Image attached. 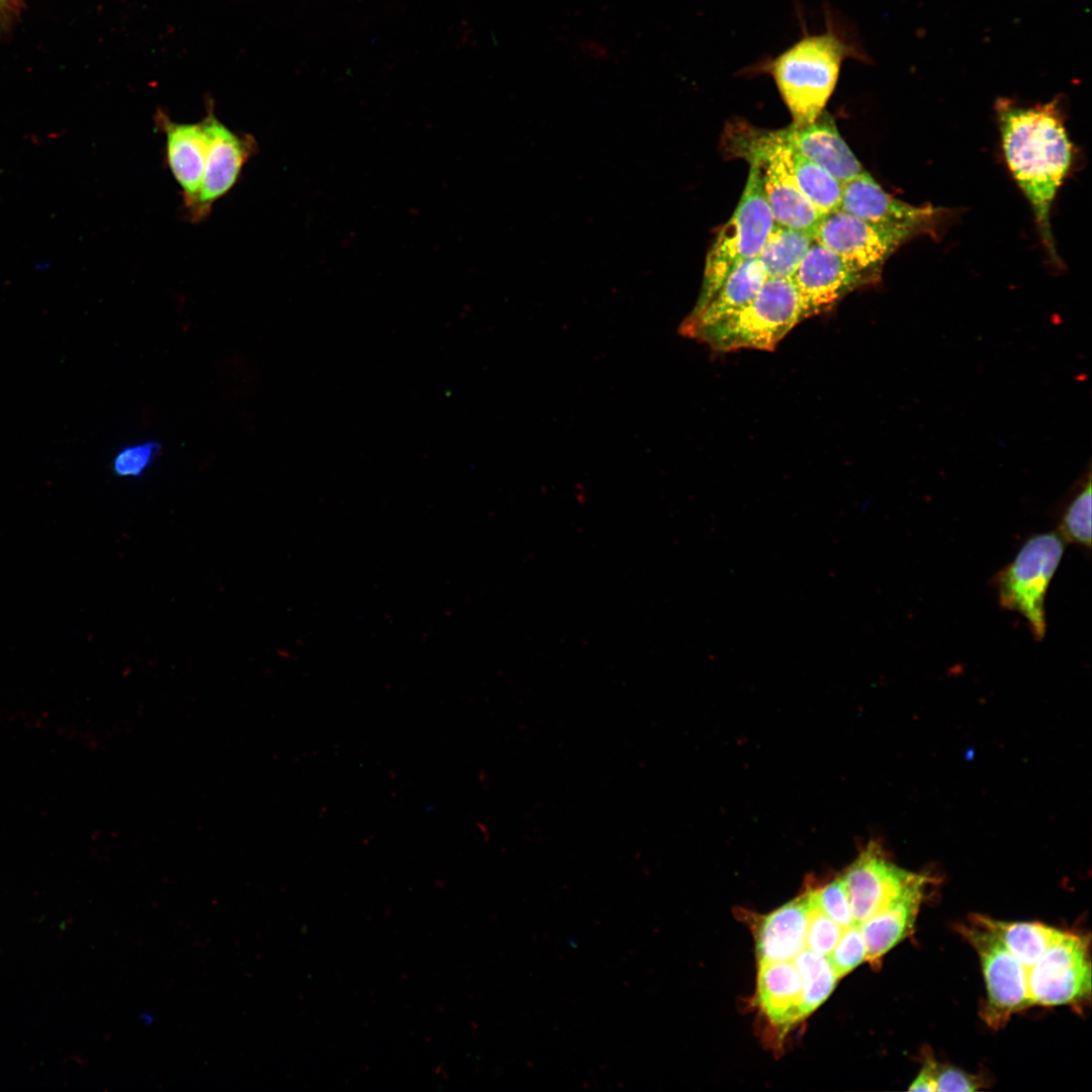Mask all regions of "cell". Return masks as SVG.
I'll return each mask as SVG.
<instances>
[{
  "label": "cell",
  "mask_w": 1092,
  "mask_h": 1092,
  "mask_svg": "<svg viewBox=\"0 0 1092 1092\" xmlns=\"http://www.w3.org/2000/svg\"><path fill=\"white\" fill-rule=\"evenodd\" d=\"M815 243L813 231L775 222L757 258L767 278H792Z\"/></svg>",
  "instance_id": "cell-20"
},
{
  "label": "cell",
  "mask_w": 1092,
  "mask_h": 1092,
  "mask_svg": "<svg viewBox=\"0 0 1092 1092\" xmlns=\"http://www.w3.org/2000/svg\"><path fill=\"white\" fill-rule=\"evenodd\" d=\"M817 907L843 928L855 925L849 899L841 878L808 892Z\"/></svg>",
  "instance_id": "cell-27"
},
{
  "label": "cell",
  "mask_w": 1092,
  "mask_h": 1092,
  "mask_svg": "<svg viewBox=\"0 0 1092 1092\" xmlns=\"http://www.w3.org/2000/svg\"><path fill=\"white\" fill-rule=\"evenodd\" d=\"M803 987V1018L818 1008L831 994L839 979L827 957L804 949L794 960Z\"/></svg>",
  "instance_id": "cell-22"
},
{
  "label": "cell",
  "mask_w": 1092,
  "mask_h": 1092,
  "mask_svg": "<svg viewBox=\"0 0 1092 1092\" xmlns=\"http://www.w3.org/2000/svg\"><path fill=\"white\" fill-rule=\"evenodd\" d=\"M791 279L805 318L831 309L846 294L866 284L839 255L816 241Z\"/></svg>",
  "instance_id": "cell-12"
},
{
  "label": "cell",
  "mask_w": 1092,
  "mask_h": 1092,
  "mask_svg": "<svg viewBox=\"0 0 1092 1092\" xmlns=\"http://www.w3.org/2000/svg\"><path fill=\"white\" fill-rule=\"evenodd\" d=\"M757 1000L777 1026L787 1027L803 1019L802 980L793 961L759 964Z\"/></svg>",
  "instance_id": "cell-18"
},
{
  "label": "cell",
  "mask_w": 1092,
  "mask_h": 1092,
  "mask_svg": "<svg viewBox=\"0 0 1092 1092\" xmlns=\"http://www.w3.org/2000/svg\"><path fill=\"white\" fill-rule=\"evenodd\" d=\"M1060 535L1064 540L1091 546V475L1062 515Z\"/></svg>",
  "instance_id": "cell-23"
},
{
  "label": "cell",
  "mask_w": 1092,
  "mask_h": 1092,
  "mask_svg": "<svg viewBox=\"0 0 1092 1092\" xmlns=\"http://www.w3.org/2000/svg\"><path fill=\"white\" fill-rule=\"evenodd\" d=\"M775 222L759 168L750 163L748 179L738 205L719 231L707 254L702 289L693 310L701 308L711 298L734 268L758 256Z\"/></svg>",
  "instance_id": "cell-4"
},
{
  "label": "cell",
  "mask_w": 1092,
  "mask_h": 1092,
  "mask_svg": "<svg viewBox=\"0 0 1092 1092\" xmlns=\"http://www.w3.org/2000/svg\"><path fill=\"white\" fill-rule=\"evenodd\" d=\"M1059 107L1058 99L1030 107L1005 99L997 103L1007 165L1032 207L1046 251L1057 261L1050 212L1072 159Z\"/></svg>",
  "instance_id": "cell-1"
},
{
  "label": "cell",
  "mask_w": 1092,
  "mask_h": 1092,
  "mask_svg": "<svg viewBox=\"0 0 1092 1092\" xmlns=\"http://www.w3.org/2000/svg\"><path fill=\"white\" fill-rule=\"evenodd\" d=\"M792 162L800 189L822 216L840 209L841 183L837 179L794 151Z\"/></svg>",
  "instance_id": "cell-21"
},
{
  "label": "cell",
  "mask_w": 1092,
  "mask_h": 1092,
  "mask_svg": "<svg viewBox=\"0 0 1092 1092\" xmlns=\"http://www.w3.org/2000/svg\"><path fill=\"white\" fill-rule=\"evenodd\" d=\"M807 925L806 895L765 916L756 933L759 964L793 961L806 948Z\"/></svg>",
  "instance_id": "cell-17"
},
{
  "label": "cell",
  "mask_w": 1092,
  "mask_h": 1092,
  "mask_svg": "<svg viewBox=\"0 0 1092 1092\" xmlns=\"http://www.w3.org/2000/svg\"><path fill=\"white\" fill-rule=\"evenodd\" d=\"M205 121L208 149L198 197L190 211L194 220L206 216L212 204L230 191L245 163L257 151L253 136L231 130L212 112Z\"/></svg>",
  "instance_id": "cell-11"
},
{
  "label": "cell",
  "mask_w": 1092,
  "mask_h": 1092,
  "mask_svg": "<svg viewBox=\"0 0 1092 1092\" xmlns=\"http://www.w3.org/2000/svg\"><path fill=\"white\" fill-rule=\"evenodd\" d=\"M1031 1005L1079 1006L1090 1000L1089 938L1061 931L1058 938L1027 970Z\"/></svg>",
  "instance_id": "cell-6"
},
{
  "label": "cell",
  "mask_w": 1092,
  "mask_h": 1092,
  "mask_svg": "<svg viewBox=\"0 0 1092 1092\" xmlns=\"http://www.w3.org/2000/svg\"><path fill=\"white\" fill-rule=\"evenodd\" d=\"M775 134L781 144L820 166L841 184L866 172L825 111L808 124L791 123L775 130Z\"/></svg>",
  "instance_id": "cell-13"
},
{
  "label": "cell",
  "mask_w": 1092,
  "mask_h": 1092,
  "mask_svg": "<svg viewBox=\"0 0 1092 1092\" xmlns=\"http://www.w3.org/2000/svg\"><path fill=\"white\" fill-rule=\"evenodd\" d=\"M825 22L823 32L811 34L805 30L800 39L778 56L763 58L745 69L746 74H767L774 79L795 125L808 124L824 111L845 60L870 61L829 11Z\"/></svg>",
  "instance_id": "cell-2"
},
{
  "label": "cell",
  "mask_w": 1092,
  "mask_h": 1092,
  "mask_svg": "<svg viewBox=\"0 0 1092 1092\" xmlns=\"http://www.w3.org/2000/svg\"><path fill=\"white\" fill-rule=\"evenodd\" d=\"M808 903V925L806 949L827 957L834 948L844 928L824 914L806 894Z\"/></svg>",
  "instance_id": "cell-24"
},
{
  "label": "cell",
  "mask_w": 1092,
  "mask_h": 1092,
  "mask_svg": "<svg viewBox=\"0 0 1092 1092\" xmlns=\"http://www.w3.org/2000/svg\"><path fill=\"white\" fill-rule=\"evenodd\" d=\"M929 878L921 875L884 908L858 924L864 939L867 961L878 964L913 930Z\"/></svg>",
  "instance_id": "cell-14"
},
{
  "label": "cell",
  "mask_w": 1092,
  "mask_h": 1092,
  "mask_svg": "<svg viewBox=\"0 0 1092 1092\" xmlns=\"http://www.w3.org/2000/svg\"><path fill=\"white\" fill-rule=\"evenodd\" d=\"M1064 550L1065 543L1060 534L1034 535L993 578L1000 605L1019 613L1036 640L1045 636V595Z\"/></svg>",
  "instance_id": "cell-5"
},
{
  "label": "cell",
  "mask_w": 1092,
  "mask_h": 1092,
  "mask_svg": "<svg viewBox=\"0 0 1092 1092\" xmlns=\"http://www.w3.org/2000/svg\"><path fill=\"white\" fill-rule=\"evenodd\" d=\"M920 876L898 867L880 846L870 843L841 877L854 924H860L884 908Z\"/></svg>",
  "instance_id": "cell-9"
},
{
  "label": "cell",
  "mask_w": 1092,
  "mask_h": 1092,
  "mask_svg": "<svg viewBox=\"0 0 1092 1092\" xmlns=\"http://www.w3.org/2000/svg\"><path fill=\"white\" fill-rule=\"evenodd\" d=\"M581 50L586 56L596 60L607 59L609 57L607 48L595 40L582 42Z\"/></svg>",
  "instance_id": "cell-29"
},
{
  "label": "cell",
  "mask_w": 1092,
  "mask_h": 1092,
  "mask_svg": "<svg viewBox=\"0 0 1092 1092\" xmlns=\"http://www.w3.org/2000/svg\"><path fill=\"white\" fill-rule=\"evenodd\" d=\"M803 320L802 304L792 279L766 278L747 303L694 339L721 352L770 351Z\"/></svg>",
  "instance_id": "cell-3"
},
{
  "label": "cell",
  "mask_w": 1092,
  "mask_h": 1092,
  "mask_svg": "<svg viewBox=\"0 0 1092 1092\" xmlns=\"http://www.w3.org/2000/svg\"><path fill=\"white\" fill-rule=\"evenodd\" d=\"M970 922L996 935L1028 970L1058 938L1062 930L1037 922H1009L984 915H972Z\"/></svg>",
  "instance_id": "cell-19"
},
{
  "label": "cell",
  "mask_w": 1092,
  "mask_h": 1092,
  "mask_svg": "<svg viewBox=\"0 0 1092 1092\" xmlns=\"http://www.w3.org/2000/svg\"><path fill=\"white\" fill-rule=\"evenodd\" d=\"M766 278L757 257L742 262L701 308L692 310L680 327L681 334L695 338L704 329L733 313L757 293Z\"/></svg>",
  "instance_id": "cell-16"
},
{
  "label": "cell",
  "mask_w": 1092,
  "mask_h": 1092,
  "mask_svg": "<svg viewBox=\"0 0 1092 1092\" xmlns=\"http://www.w3.org/2000/svg\"><path fill=\"white\" fill-rule=\"evenodd\" d=\"M920 1073L928 1080L934 1092L976 1091L982 1085L978 1077L959 1068L938 1063L930 1057L925 1059Z\"/></svg>",
  "instance_id": "cell-25"
},
{
  "label": "cell",
  "mask_w": 1092,
  "mask_h": 1092,
  "mask_svg": "<svg viewBox=\"0 0 1092 1092\" xmlns=\"http://www.w3.org/2000/svg\"><path fill=\"white\" fill-rule=\"evenodd\" d=\"M161 449V444L155 440L126 445L114 455L112 470L120 477H140L152 466Z\"/></svg>",
  "instance_id": "cell-26"
},
{
  "label": "cell",
  "mask_w": 1092,
  "mask_h": 1092,
  "mask_svg": "<svg viewBox=\"0 0 1092 1092\" xmlns=\"http://www.w3.org/2000/svg\"><path fill=\"white\" fill-rule=\"evenodd\" d=\"M959 930L981 963L987 989L981 1015L989 1026L1003 1027L1014 1013L1031 1006L1027 970L989 930L972 922Z\"/></svg>",
  "instance_id": "cell-7"
},
{
  "label": "cell",
  "mask_w": 1092,
  "mask_h": 1092,
  "mask_svg": "<svg viewBox=\"0 0 1092 1092\" xmlns=\"http://www.w3.org/2000/svg\"><path fill=\"white\" fill-rule=\"evenodd\" d=\"M166 134V155L169 167L180 185L189 211L194 207L208 149L205 118L197 123H177L161 119Z\"/></svg>",
  "instance_id": "cell-15"
},
{
  "label": "cell",
  "mask_w": 1092,
  "mask_h": 1092,
  "mask_svg": "<svg viewBox=\"0 0 1092 1092\" xmlns=\"http://www.w3.org/2000/svg\"><path fill=\"white\" fill-rule=\"evenodd\" d=\"M868 950L858 925L844 928L834 948L827 956L838 978L867 961Z\"/></svg>",
  "instance_id": "cell-28"
},
{
  "label": "cell",
  "mask_w": 1092,
  "mask_h": 1092,
  "mask_svg": "<svg viewBox=\"0 0 1092 1092\" xmlns=\"http://www.w3.org/2000/svg\"><path fill=\"white\" fill-rule=\"evenodd\" d=\"M814 235L816 242L839 255L866 284L878 280L890 256L914 237L880 228L841 209L823 215Z\"/></svg>",
  "instance_id": "cell-8"
},
{
  "label": "cell",
  "mask_w": 1092,
  "mask_h": 1092,
  "mask_svg": "<svg viewBox=\"0 0 1092 1092\" xmlns=\"http://www.w3.org/2000/svg\"><path fill=\"white\" fill-rule=\"evenodd\" d=\"M840 209L880 228L916 236L931 231L939 210L915 206L886 192L866 171L841 184Z\"/></svg>",
  "instance_id": "cell-10"
}]
</instances>
